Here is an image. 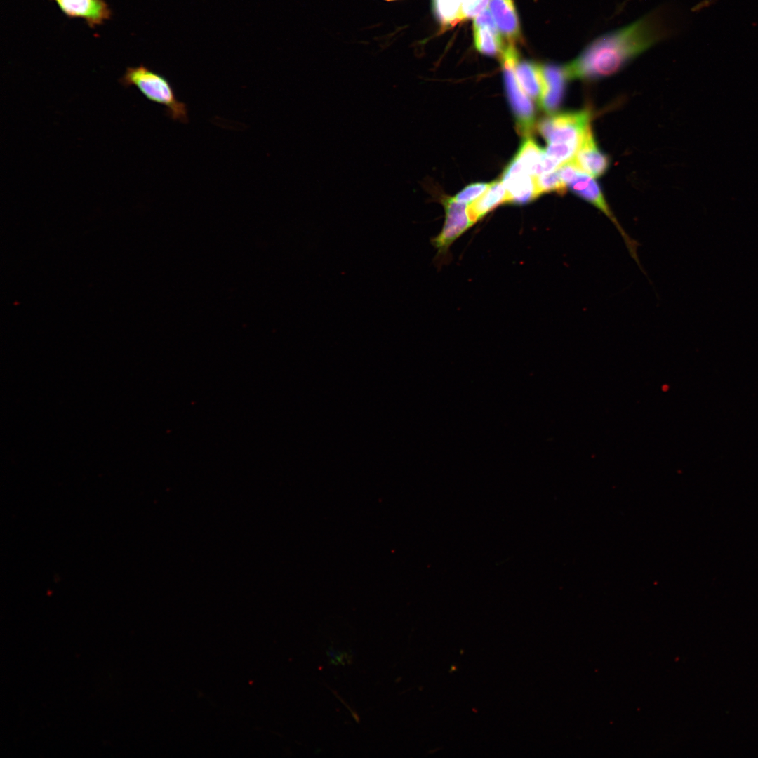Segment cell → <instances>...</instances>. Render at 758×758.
Wrapping results in <instances>:
<instances>
[{
    "label": "cell",
    "mask_w": 758,
    "mask_h": 758,
    "mask_svg": "<svg viewBox=\"0 0 758 758\" xmlns=\"http://www.w3.org/2000/svg\"><path fill=\"white\" fill-rule=\"evenodd\" d=\"M668 8H658L623 27L603 34L587 44L565 65L569 79L591 81L613 75L635 58L669 38L674 32Z\"/></svg>",
    "instance_id": "6da1fadb"
},
{
    "label": "cell",
    "mask_w": 758,
    "mask_h": 758,
    "mask_svg": "<svg viewBox=\"0 0 758 758\" xmlns=\"http://www.w3.org/2000/svg\"><path fill=\"white\" fill-rule=\"evenodd\" d=\"M119 82L126 88L136 87L148 100L164 107L172 120L188 121L187 105L178 98L171 83L164 75L141 64L127 67Z\"/></svg>",
    "instance_id": "7a4b0ae2"
},
{
    "label": "cell",
    "mask_w": 758,
    "mask_h": 758,
    "mask_svg": "<svg viewBox=\"0 0 758 758\" xmlns=\"http://www.w3.org/2000/svg\"><path fill=\"white\" fill-rule=\"evenodd\" d=\"M506 93L514 114L517 131L528 137L535 126L533 105L520 86L515 74L519 55L514 44L505 43L500 55Z\"/></svg>",
    "instance_id": "3957f363"
},
{
    "label": "cell",
    "mask_w": 758,
    "mask_h": 758,
    "mask_svg": "<svg viewBox=\"0 0 758 758\" xmlns=\"http://www.w3.org/2000/svg\"><path fill=\"white\" fill-rule=\"evenodd\" d=\"M590 119L587 109L554 114L542 119L537 129L547 145L566 147L576 153L591 126Z\"/></svg>",
    "instance_id": "277c9868"
},
{
    "label": "cell",
    "mask_w": 758,
    "mask_h": 758,
    "mask_svg": "<svg viewBox=\"0 0 758 758\" xmlns=\"http://www.w3.org/2000/svg\"><path fill=\"white\" fill-rule=\"evenodd\" d=\"M567 187L575 194L600 210L613 222L623 237L630 254L639 262L636 253V242L627 235L618 222V219L611 210L599 185L594 179V177L580 168L574 177L567 184Z\"/></svg>",
    "instance_id": "5b68a950"
},
{
    "label": "cell",
    "mask_w": 758,
    "mask_h": 758,
    "mask_svg": "<svg viewBox=\"0 0 758 758\" xmlns=\"http://www.w3.org/2000/svg\"><path fill=\"white\" fill-rule=\"evenodd\" d=\"M442 203L446 213L444 224L440 233L431 239L439 254L446 253L451 244L474 224L468 215L466 204L453 197L443 198Z\"/></svg>",
    "instance_id": "8992f818"
},
{
    "label": "cell",
    "mask_w": 758,
    "mask_h": 758,
    "mask_svg": "<svg viewBox=\"0 0 758 758\" xmlns=\"http://www.w3.org/2000/svg\"><path fill=\"white\" fill-rule=\"evenodd\" d=\"M501 180L506 190V203L524 204L540 196L535 177L528 173L514 158L505 168Z\"/></svg>",
    "instance_id": "52a82bcc"
},
{
    "label": "cell",
    "mask_w": 758,
    "mask_h": 758,
    "mask_svg": "<svg viewBox=\"0 0 758 758\" xmlns=\"http://www.w3.org/2000/svg\"><path fill=\"white\" fill-rule=\"evenodd\" d=\"M69 18H81L92 29L111 19L112 10L105 0H50Z\"/></svg>",
    "instance_id": "ba28073f"
},
{
    "label": "cell",
    "mask_w": 758,
    "mask_h": 758,
    "mask_svg": "<svg viewBox=\"0 0 758 758\" xmlns=\"http://www.w3.org/2000/svg\"><path fill=\"white\" fill-rule=\"evenodd\" d=\"M543 77V91L540 106L547 113L555 112L559 107L569 79L566 67L554 64L540 65Z\"/></svg>",
    "instance_id": "9c48e42d"
},
{
    "label": "cell",
    "mask_w": 758,
    "mask_h": 758,
    "mask_svg": "<svg viewBox=\"0 0 758 758\" xmlns=\"http://www.w3.org/2000/svg\"><path fill=\"white\" fill-rule=\"evenodd\" d=\"M573 159L583 171L594 178L602 175L608 169L609 159L598 147L591 126Z\"/></svg>",
    "instance_id": "30bf717a"
},
{
    "label": "cell",
    "mask_w": 758,
    "mask_h": 758,
    "mask_svg": "<svg viewBox=\"0 0 758 758\" xmlns=\"http://www.w3.org/2000/svg\"><path fill=\"white\" fill-rule=\"evenodd\" d=\"M489 10L498 29L506 43L514 44L520 39L518 16L512 0H490Z\"/></svg>",
    "instance_id": "8fae6325"
},
{
    "label": "cell",
    "mask_w": 758,
    "mask_h": 758,
    "mask_svg": "<svg viewBox=\"0 0 758 758\" xmlns=\"http://www.w3.org/2000/svg\"><path fill=\"white\" fill-rule=\"evenodd\" d=\"M507 193L501 180L490 182L486 191L467 206L470 220L474 223L503 203H506Z\"/></svg>",
    "instance_id": "7c38bea8"
},
{
    "label": "cell",
    "mask_w": 758,
    "mask_h": 758,
    "mask_svg": "<svg viewBox=\"0 0 758 758\" xmlns=\"http://www.w3.org/2000/svg\"><path fill=\"white\" fill-rule=\"evenodd\" d=\"M515 74L524 91L539 104L544 85L540 65L529 61L518 60L515 66Z\"/></svg>",
    "instance_id": "4fadbf2b"
},
{
    "label": "cell",
    "mask_w": 758,
    "mask_h": 758,
    "mask_svg": "<svg viewBox=\"0 0 758 758\" xmlns=\"http://www.w3.org/2000/svg\"><path fill=\"white\" fill-rule=\"evenodd\" d=\"M473 36L479 52L486 55L500 56L505 43L497 25H473Z\"/></svg>",
    "instance_id": "5bb4252c"
},
{
    "label": "cell",
    "mask_w": 758,
    "mask_h": 758,
    "mask_svg": "<svg viewBox=\"0 0 758 758\" xmlns=\"http://www.w3.org/2000/svg\"><path fill=\"white\" fill-rule=\"evenodd\" d=\"M545 154L536 142L528 138L523 142L518 152L514 157L531 175H540V167Z\"/></svg>",
    "instance_id": "9a60e30c"
},
{
    "label": "cell",
    "mask_w": 758,
    "mask_h": 758,
    "mask_svg": "<svg viewBox=\"0 0 758 758\" xmlns=\"http://www.w3.org/2000/svg\"><path fill=\"white\" fill-rule=\"evenodd\" d=\"M463 0H432L433 11L443 27L458 23V15Z\"/></svg>",
    "instance_id": "2e32d148"
},
{
    "label": "cell",
    "mask_w": 758,
    "mask_h": 758,
    "mask_svg": "<svg viewBox=\"0 0 758 758\" xmlns=\"http://www.w3.org/2000/svg\"><path fill=\"white\" fill-rule=\"evenodd\" d=\"M535 182L540 196L548 192L563 194L567 189V186L561 180L557 168L553 171L536 176Z\"/></svg>",
    "instance_id": "e0dca14e"
},
{
    "label": "cell",
    "mask_w": 758,
    "mask_h": 758,
    "mask_svg": "<svg viewBox=\"0 0 758 758\" xmlns=\"http://www.w3.org/2000/svg\"><path fill=\"white\" fill-rule=\"evenodd\" d=\"M490 0H463L458 15V22L474 18L484 11Z\"/></svg>",
    "instance_id": "ac0fdd59"
},
{
    "label": "cell",
    "mask_w": 758,
    "mask_h": 758,
    "mask_svg": "<svg viewBox=\"0 0 758 758\" xmlns=\"http://www.w3.org/2000/svg\"><path fill=\"white\" fill-rule=\"evenodd\" d=\"M489 186L490 183H472L465 187L453 198L460 203L470 204L481 197Z\"/></svg>",
    "instance_id": "d6986e66"
},
{
    "label": "cell",
    "mask_w": 758,
    "mask_h": 758,
    "mask_svg": "<svg viewBox=\"0 0 758 758\" xmlns=\"http://www.w3.org/2000/svg\"><path fill=\"white\" fill-rule=\"evenodd\" d=\"M385 1H399V0H385Z\"/></svg>",
    "instance_id": "ffe728a7"
}]
</instances>
